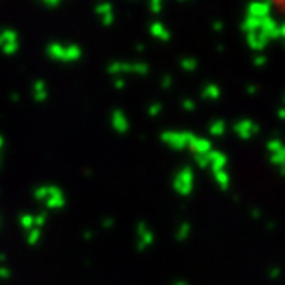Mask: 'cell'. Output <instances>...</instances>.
Masks as SVG:
<instances>
[{
  "mask_svg": "<svg viewBox=\"0 0 285 285\" xmlns=\"http://www.w3.org/2000/svg\"><path fill=\"white\" fill-rule=\"evenodd\" d=\"M269 2H271L273 10H275V12H279V14L285 18V0H269Z\"/></svg>",
  "mask_w": 285,
  "mask_h": 285,
  "instance_id": "1",
  "label": "cell"
}]
</instances>
